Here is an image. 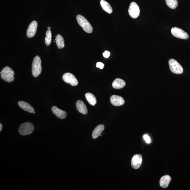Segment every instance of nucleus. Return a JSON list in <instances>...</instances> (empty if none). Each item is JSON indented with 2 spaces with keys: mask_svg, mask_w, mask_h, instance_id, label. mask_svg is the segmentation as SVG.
<instances>
[{
  "mask_svg": "<svg viewBox=\"0 0 190 190\" xmlns=\"http://www.w3.org/2000/svg\"><path fill=\"white\" fill-rule=\"evenodd\" d=\"M2 127H3V126H2V125L1 123L0 124V131H1L2 129Z\"/></svg>",
  "mask_w": 190,
  "mask_h": 190,
  "instance_id": "nucleus-26",
  "label": "nucleus"
},
{
  "mask_svg": "<svg viewBox=\"0 0 190 190\" xmlns=\"http://www.w3.org/2000/svg\"><path fill=\"white\" fill-rule=\"evenodd\" d=\"M171 180V177L170 175H164L160 180V186L163 188H166L168 186Z\"/></svg>",
  "mask_w": 190,
  "mask_h": 190,
  "instance_id": "nucleus-15",
  "label": "nucleus"
},
{
  "mask_svg": "<svg viewBox=\"0 0 190 190\" xmlns=\"http://www.w3.org/2000/svg\"><path fill=\"white\" fill-rule=\"evenodd\" d=\"M52 111L53 114L60 119H64L67 116V113L65 111L60 109L56 106H53Z\"/></svg>",
  "mask_w": 190,
  "mask_h": 190,
  "instance_id": "nucleus-12",
  "label": "nucleus"
},
{
  "mask_svg": "<svg viewBox=\"0 0 190 190\" xmlns=\"http://www.w3.org/2000/svg\"><path fill=\"white\" fill-rule=\"evenodd\" d=\"M85 97L87 101L92 106H94L97 103V99L93 94L87 93L85 94Z\"/></svg>",
  "mask_w": 190,
  "mask_h": 190,
  "instance_id": "nucleus-19",
  "label": "nucleus"
},
{
  "mask_svg": "<svg viewBox=\"0 0 190 190\" xmlns=\"http://www.w3.org/2000/svg\"><path fill=\"white\" fill-rule=\"evenodd\" d=\"M110 100L111 104L115 106H122L124 104L125 100L122 97L117 96V95H113L111 97Z\"/></svg>",
  "mask_w": 190,
  "mask_h": 190,
  "instance_id": "nucleus-11",
  "label": "nucleus"
},
{
  "mask_svg": "<svg viewBox=\"0 0 190 190\" xmlns=\"http://www.w3.org/2000/svg\"><path fill=\"white\" fill-rule=\"evenodd\" d=\"M100 3L101 7L104 11L110 14L112 13L113 10L112 7L108 2L104 1V0H101Z\"/></svg>",
  "mask_w": 190,
  "mask_h": 190,
  "instance_id": "nucleus-18",
  "label": "nucleus"
},
{
  "mask_svg": "<svg viewBox=\"0 0 190 190\" xmlns=\"http://www.w3.org/2000/svg\"><path fill=\"white\" fill-rule=\"evenodd\" d=\"M14 72L8 66L4 68L1 72V76L2 79L6 82H11L14 79Z\"/></svg>",
  "mask_w": 190,
  "mask_h": 190,
  "instance_id": "nucleus-2",
  "label": "nucleus"
},
{
  "mask_svg": "<svg viewBox=\"0 0 190 190\" xmlns=\"http://www.w3.org/2000/svg\"><path fill=\"white\" fill-rule=\"evenodd\" d=\"M143 138L147 143L149 144L150 143L151 139L149 136H148L147 135H144Z\"/></svg>",
  "mask_w": 190,
  "mask_h": 190,
  "instance_id": "nucleus-23",
  "label": "nucleus"
},
{
  "mask_svg": "<svg viewBox=\"0 0 190 190\" xmlns=\"http://www.w3.org/2000/svg\"><path fill=\"white\" fill-rule=\"evenodd\" d=\"M47 29L48 30H50V27H49L47 28Z\"/></svg>",
  "mask_w": 190,
  "mask_h": 190,
  "instance_id": "nucleus-27",
  "label": "nucleus"
},
{
  "mask_svg": "<svg viewBox=\"0 0 190 190\" xmlns=\"http://www.w3.org/2000/svg\"><path fill=\"white\" fill-rule=\"evenodd\" d=\"M169 64L170 71L174 73L181 74L183 73L182 66L175 60L170 59L169 60Z\"/></svg>",
  "mask_w": 190,
  "mask_h": 190,
  "instance_id": "nucleus-5",
  "label": "nucleus"
},
{
  "mask_svg": "<svg viewBox=\"0 0 190 190\" xmlns=\"http://www.w3.org/2000/svg\"><path fill=\"white\" fill-rule=\"evenodd\" d=\"M34 113V114H35V112H34V113Z\"/></svg>",
  "mask_w": 190,
  "mask_h": 190,
  "instance_id": "nucleus-28",
  "label": "nucleus"
},
{
  "mask_svg": "<svg viewBox=\"0 0 190 190\" xmlns=\"http://www.w3.org/2000/svg\"><path fill=\"white\" fill-rule=\"evenodd\" d=\"M56 42L57 47L60 49L64 47V40L63 37L60 35L58 34L56 37Z\"/></svg>",
  "mask_w": 190,
  "mask_h": 190,
  "instance_id": "nucleus-20",
  "label": "nucleus"
},
{
  "mask_svg": "<svg viewBox=\"0 0 190 190\" xmlns=\"http://www.w3.org/2000/svg\"><path fill=\"white\" fill-rule=\"evenodd\" d=\"M76 19L78 24L82 28L83 30L88 33H91L93 28L90 23L83 16L79 15L76 16Z\"/></svg>",
  "mask_w": 190,
  "mask_h": 190,
  "instance_id": "nucleus-3",
  "label": "nucleus"
},
{
  "mask_svg": "<svg viewBox=\"0 0 190 190\" xmlns=\"http://www.w3.org/2000/svg\"><path fill=\"white\" fill-rule=\"evenodd\" d=\"M126 85L124 81L119 78H117L113 81L112 85L115 89H119L123 88Z\"/></svg>",
  "mask_w": 190,
  "mask_h": 190,
  "instance_id": "nucleus-17",
  "label": "nucleus"
},
{
  "mask_svg": "<svg viewBox=\"0 0 190 190\" xmlns=\"http://www.w3.org/2000/svg\"><path fill=\"white\" fill-rule=\"evenodd\" d=\"M104 65L101 62H97L96 65V67L97 68H99L100 69H103L104 68Z\"/></svg>",
  "mask_w": 190,
  "mask_h": 190,
  "instance_id": "nucleus-24",
  "label": "nucleus"
},
{
  "mask_svg": "<svg viewBox=\"0 0 190 190\" xmlns=\"http://www.w3.org/2000/svg\"><path fill=\"white\" fill-rule=\"evenodd\" d=\"M76 107L78 111L81 113L83 115H86L88 112L86 106L83 102L79 100L76 103Z\"/></svg>",
  "mask_w": 190,
  "mask_h": 190,
  "instance_id": "nucleus-14",
  "label": "nucleus"
},
{
  "mask_svg": "<svg viewBox=\"0 0 190 190\" xmlns=\"http://www.w3.org/2000/svg\"><path fill=\"white\" fill-rule=\"evenodd\" d=\"M62 79L65 82L68 83L72 86H75L78 84V81L75 76L71 73H65L62 76Z\"/></svg>",
  "mask_w": 190,
  "mask_h": 190,
  "instance_id": "nucleus-8",
  "label": "nucleus"
},
{
  "mask_svg": "<svg viewBox=\"0 0 190 190\" xmlns=\"http://www.w3.org/2000/svg\"><path fill=\"white\" fill-rule=\"evenodd\" d=\"M171 33L176 38L181 39H186L189 38V35L187 32L177 27H173L171 29Z\"/></svg>",
  "mask_w": 190,
  "mask_h": 190,
  "instance_id": "nucleus-6",
  "label": "nucleus"
},
{
  "mask_svg": "<svg viewBox=\"0 0 190 190\" xmlns=\"http://www.w3.org/2000/svg\"><path fill=\"white\" fill-rule=\"evenodd\" d=\"M140 9L135 2H132L129 8L128 12L130 17L133 18H137L140 14Z\"/></svg>",
  "mask_w": 190,
  "mask_h": 190,
  "instance_id": "nucleus-7",
  "label": "nucleus"
},
{
  "mask_svg": "<svg viewBox=\"0 0 190 190\" xmlns=\"http://www.w3.org/2000/svg\"><path fill=\"white\" fill-rule=\"evenodd\" d=\"M38 26V23L35 20L33 21L30 24L27 32L28 38H31L35 35Z\"/></svg>",
  "mask_w": 190,
  "mask_h": 190,
  "instance_id": "nucleus-10",
  "label": "nucleus"
},
{
  "mask_svg": "<svg viewBox=\"0 0 190 190\" xmlns=\"http://www.w3.org/2000/svg\"><path fill=\"white\" fill-rule=\"evenodd\" d=\"M105 127L104 125H99L94 130L92 134L93 138L96 139L101 135L102 133L104 131Z\"/></svg>",
  "mask_w": 190,
  "mask_h": 190,
  "instance_id": "nucleus-16",
  "label": "nucleus"
},
{
  "mask_svg": "<svg viewBox=\"0 0 190 190\" xmlns=\"http://www.w3.org/2000/svg\"><path fill=\"white\" fill-rule=\"evenodd\" d=\"M42 71L41 61L38 55L34 57L32 65V73L34 77H37Z\"/></svg>",
  "mask_w": 190,
  "mask_h": 190,
  "instance_id": "nucleus-1",
  "label": "nucleus"
},
{
  "mask_svg": "<svg viewBox=\"0 0 190 190\" xmlns=\"http://www.w3.org/2000/svg\"><path fill=\"white\" fill-rule=\"evenodd\" d=\"M18 105L23 110L30 113H33L34 110L30 104L25 101H20L18 102Z\"/></svg>",
  "mask_w": 190,
  "mask_h": 190,
  "instance_id": "nucleus-13",
  "label": "nucleus"
},
{
  "mask_svg": "<svg viewBox=\"0 0 190 190\" xmlns=\"http://www.w3.org/2000/svg\"><path fill=\"white\" fill-rule=\"evenodd\" d=\"M166 3L169 8L174 9L178 6V2L177 0H166Z\"/></svg>",
  "mask_w": 190,
  "mask_h": 190,
  "instance_id": "nucleus-21",
  "label": "nucleus"
},
{
  "mask_svg": "<svg viewBox=\"0 0 190 190\" xmlns=\"http://www.w3.org/2000/svg\"><path fill=\"white\" fill-rule=\"evenodd\" d=\"M52 32L50 30H48L46 32V37L45 38V43L47 46L50 45L52 41Z\"/></svg>",
  "mask_w": 190,
  "mask_h": 190,
  "instance_id": "nucleus-22",
  "label": "nucleus"
},
{
  "mask_svg": "<svg viewBox=\"0 0 190 190\" xmlns=\"http://www.w3.org/2000/svg\"><path fill=\"white\" fill-rule=\"evenodd\" d=\"M34 129L33 125L30 122H25L20 126L18 132L20 135L25 136L30 135L33 132Z\"/></svg>",
  "mask_w": 190,
  "mask_h": 190,
  "instance_id": "nucleus-4",
  "label": "nucleus"
},
{
  "mask_svg": "<svg viewBox=\"0 0 190 190\" xmlns=\"http://www.w3.org/2000/svg\"><path fill=\"white\" fill-rule=\"evenodd\" d=\"M103 54L104 57L108 58L110 57V53L108 51H105V52L103 53Z\"/></svg>",
  "mask_w": 190,
  "mask_h": 190,
  "instance_id": "nucleus-25",
  "label": "nucleus"
},
{
  "mask_svg": "<svg viewBox=\"0 0 190 190\" xmlns=\"http://www.w3.org/2000/svg\"><path fill=\"white\" fill-rule=\"evenodd\" d=\"M142 161V156L140 154H135L132 159L131 165L135 170L140 167Z\"/></svg>",
  "mask_w": 190,
  "mask_h": 190,
  "instance_id": "nucleus-9",
  "label": "nucleus"
}]
</instances>
